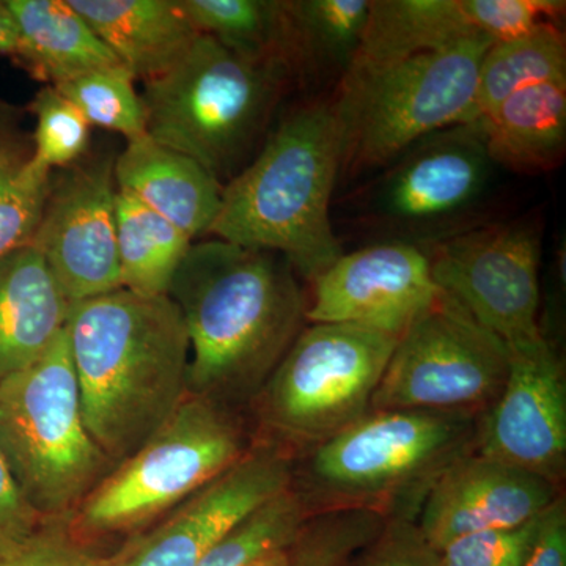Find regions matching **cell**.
<instances>
[{
    "label": "cell",
    "instance_id": "obj_1",
    "mask_svg": "<svg viewBox=\"0 0 566 566\" xmlns=\"http://www.w3.org/2000/svg\"><path fill=\"white\" fill-rule=\"evenodd\" d=\"M297 277L281 253L191 245L169 290L191 346L189 395L233 411L252 403L307 323Z\"/></svg>",
    "mask_w": 566,
    "mask_h": 566
},
{
    "label": "cell",
    "instance_id": "obj_2",
    "mask_svg": "<svg viewBox=\"0 0 566 566\" xmlns=\"http://www.w3.org/2000/svg\"><path fill=\"white\" fill-rule=\"evenodd\" d=\"M65 333L85 424L118 465L189 395L185 322L169 294L120 289L71 304Z\"/></svg>",
    "mask_w": 566,
    "mask_h": 566
},
{
    "label": "cell",
    "instance_id": "obj_3",
    "mask_svg": "<svg viewBox=\"0 0 566 566\" xmlns=\"http://www.w3.org/2000/svg\"><path fill=\"white\" fill-rule=\"evenodd\" d=\"M340 166L333 102L293 111L268 134L252 161L223 186L210 234L281 253L301 279L314 282L344 255L331 216Z\"/></svg>",
    "mask_w": 566,
    "mask_h": 566
},
{
    "label": "cell",
    "instance_id": "obj_4",
    "mask_svg": "<svg viewBox=\"0 0 566 566\" xmlns=\"http://www.w3.org/2000/svg\"><path fill=\"white\" fill-rule=\"evenodd\" d=\"M479 422L468 412L370 411L294 460L293 488L311 516L367 510L416 521L438 476L475 452Z\"/></svg>",
    "mask_w": 566,
    "mask_h": 566
},
{
    "label": "cell",
    "instance_id": "obj_5",
    "mask_svg": "<svg viewBox=\"0 0 566 566\" xmlns=\"http://www.w3.org/2000/svg\"><path fill=\"white\" fill-rule=\"evenodd\" d=\"M292 76L281 63L245 61L200 33L172 69L144 82L145 132L226 186L256 155Z\"/></svg>",
    "mask_w": 566,
    "mask_h": 566
},
{
    "label": "cell",
    "instance_id": "obj_6",
    "mask_svg": "<svg viewBox=\"0 0 566 566\" xmlns=\"http://www.w3.org/2000/svg\"><path fill=\"white\" fill-rule=\"evenodd\" d=\"M493 43L475 35L446 50L346 73L333 99L342 139L338 180L385 169L423 137L464 125L480 63Z\"/></svg>",
    "mask_w": 566,
    "mask_h": 566
},
{
    "label": "cell",
    "instance_id": "obj_7",
    "mask_svg": "<svg viewBox=\"0 0 566 566\" xmlns=\"http://www.w3.org/2000/svg\"><path fill=\"white\" fill-rule=\"evenodd\" d=\"M0 452L43 521H66L115 469L82 415L65 329L35 363L0 385Z\"/></svg>",
    "mask_w": 566,
    "mask_h": 566
},
{
    "label": "cell",
    "instance_id": "obj_8",
    "mask_svg": "<svg viewBox=\"0 0 566 566\" xmlns=\"http://www.w3.org/2000/svg\"><path fill=\"white\" fill-rule=\"evenodd\" d=\"M253 444L233 409L188 395L77 506L66 520L70 531L84 543L140 532L229 471Z\"/></svg>",
    "mask_w": 566,
    "mask_h": 566
},
{
    "label": "cell",
    "instance_id": "obj_9",
    "mask_svg": "<svg viewBox=\"0 0 566 566\" xmlns=\"http://www.w3.org/2000/svg\"><path fill=\"white\" fill-rule=\"evenodd\" d=\"M397 340L349 324L308 323L253 398L255 441L297 460L363 419Z\"/></svg>",
    "mask_w": 566,
    "mask_h": 566
},
{
    "label": "cell",
    "instance_id": "obj_10",
    "mask_svg": "<svg viewBox=\"0 0 566 566\" xmlns=\"http://www.w3.org/2000/svg\"><path fill=\"white\" fill-rule=\"evenodd\" d=\"M495 167L479 123L450 126L385 167L360 207L385 241L428 249L475 227L471 221L485 203Z\"/></svg>",
    "mask_w": 566,
    "mask_h": 566
},
{
    "label": "cell",
    "instance_id": "obj_11",
    "mask_svg": "<svg viewBox=\"0 0 566 566\" xmlns=\"http://www.w3.org/2000/svg\"><path fill=\"white\" fill-rule=\"evenodd\" d=\"M509 364V346L441 293L398 337L371 411L482 416L504 389Z\"/></svg>",
    "mask_w": 566,
    "mask_h": 566
},
{
    "label": "cell",
    "instance_id": "obj_12",
    "mask_svg": "<svg viewBox=\"0 0 566 566\" xmlns=\"http://www.w3.org/2000/svg\"><path fill=\"white\" fill-rule=\"evenodd\" d=\"M436 285L509 348L542 338L539 233L526 222L486 223L424 249Z\"/></svg>",
    "mask_w": 566,
    "mask_h": 566
},
{
    "label": "cell",
    "instance_id": "obj_13",
    "mask_svg": "<svg viewBox=\"0 0 566 566\" xmlns=\"http://www.w3.org/2000/svg\"><path fill=\"white\" fill-rule=\"evenodd\" d=\"M114 163L111 153L84 156L51 175L31 245L43 256L70 305L123 289Z\"/></svg>",
    "mask_w": 566,
    "mask_h": 566
},
{
    "label": "cell",
    "instance_id": "obj_14",
    "mask_svg": "<svg viewBox=\"0 0 566 566\" xmlns=\"http://www.w3.org/2000/svg\"><path fill=\"white\" fill-rule=\"evenodd\" d=\"M294 458L255 441L248 455L93 566H197L227 532L292 486Z\"/></svg>",
    "mask_w": 566,
    "mask_h": 566
},
{
    "label": "cell",
    "instance_id": "obj_15",
    "mask_svg": "<svg viewBox=\"0 0 566 566\" xmlns=\"http://www.w3.org/2000/svg\"><path fill=\"white\" fill-rule=\"evenodd\" d=\"M509 352L504 389L480 416L475 452L560 488L566 471L564 363L545 335Z\"/></svg>",
    "mask_w": 566,
    "mask_h": 566
},
{
    "label": "cell",
    "instance_id": "obj_16",
    "mask_svg": "<svg viewBox=\"0 0 566 566\" xmlns=\"http://www.w3.org/2000/svg\"><path fill=\"white\" fill-rule=\"evenodd\" d=\"M441 293L424 249L382 241L344 252L316 277L305 318L307 323L349 324L398 338Z\"/></svg>",
    "mask_w": 566,
    "mask_h": 566
},
{
    "label": "cell",
    "instance_id": "obj_17",
    "mask_svg": "<svg viewBox=\"0 0 566 566\" xmlns=\"http://www.w3.org/2000/svg\"><path fill=\"white\" fill-rule=\"evenodd\" d=\"M560 495V488L542 476L472 452L438 476L416 524L439 551L461 536L523 526Z\"/></svg>",
    "mask_w": 566,
    "mask_h": 566
},
{
    "label": "cell",
    "instance_id": "obj_18",
    "mask_svg": "<svg viewBox=\"0 0 566 566\" xmlns=\"http://www.w3.org/2000/svg\"><path fill=\"white\" fill-rule=\"evenodd\" d=\"M115 186L196 240L210 234L223 185L189 156L150 137L126 142L114 163Z\"/></svg>",
    "mask_w": 566,
    "mask_h": 566
},
{
    "label": "cell",
    "instance_id": "obj_19",
    "mask_svg": "<svg viewBox=\"0 0 566 566\" xmlns=\"http://www.w3.org/2000/svg\"><path fill=\"white\" fill-rule=\"evenodd\" d=\"M96 35L144 82L172 69L200 35L181 0H69Z\"/></svg>",
    "mask_w": 566,
    "mask_h": 566
},
{
    "label": "cell",
    "instance_id": "obj_20",
    "mask_svg": "<svg viewBox=\"0 0 566 566\" xmlns=\"http://www.w3.org/2000/svg\"><path fill=\"white\" fill-rule=\"evenodd\" d=\"M70 304L32 245L0 259V385L50 349Z\"/></svg>",
    "mask_w": 566,
    "mask_h": 566
},
{
    "label": "cell",
    "instance_id": "obj_21",
    "mask_svg": "<svg viewBox=\"0 0 566 566\" xmlns=\"http://www.w3.org/2000/svg\"><path fill=\"white\" fill-rule=\"evenodd\" d=\"M18 31L13 61L44 85L123 66L69 0H7Z\"/></svg>",
    "mask_w": 566,
    "mask_h": 566
},
{
    "label": "cell",
    "instance_id": "obj_22",
    "mask_svg": "<svg viewBox=\"0 0 566 566\" xmlns=\"http://www.w3.org/2000/svg\"><path fill=\"white\" fill-rule=\"evenodd\" d=\"M476 123L495 166L517 174L551 172L566 150V80L513 93Z\"/></svg>",
    "mask_w": 566,
    "mask_h": 566
},
{
    "label": "cell",
    "instance_id": "obj_23",
    "mask_svg": "<svg viewBox=\"0 0 566 566\" xmlns=\"http://www.w3.org/2000/svg\"><path fill=\"white\" fill-rule=\"evenodd\" d=\"M475 35L461 0H371L363 41L346 73L446 50Z\"/></svg>",
    "mask_w": 566,
    "mask_h": 566
},
{
    "label": "cell",
    "instance_id": "obj_24",
    "mask_svg": "<svg viewBox=\"0 0 566 566\" xmlns=\"http://www.w3.org/2000/svg\"><path fill=\"white\" fill-rule=\"evenodd\" d=\"M371 0H285L293 76L342 81L367 25Z\"/></svg>",
    "mask_w": 566,
    "mask_h": 566
},
{
    "label": "cell",
    "instance_id": "obj_25",
    "mask_svg": "<svg viewBox=\"0 0 566 566\" xmlns=\"http://www.w3.org/2000/svg\"><path fill=\"white\" fill-rule=\"evenodd\" d=\"M122 285L145 296L169 294L193 241L128 192L115 193Z\"/></svg>",
    "mask_w": 566,
    "mask_h": 566
},
{
    "label": "cell",
    "instance_id": "obj_26",
    "mask_svg": "<svg viewBox=\"0 0 566 566\" xmlns=\"http://www.w3.org/2000/svg\"><path fill=\"white\" fill-rule=\"evenodd\" d=\"M566 80V39L560 24H545L520 39L497 41L480 63L474 103L465 123L485 117L513 93Z\"/></svg>",
    "mask_w": 566,
    "mask_h": 566
},
{
    "label": "cell",
    "instance_id": "obj_27",
    "mask_svg": "<svg viewBox=\"0 0 566 566\" xmlns=\"http://www.w3.org/2000/svg\"><path fill=\"white\" fill-rule=\"evenodd\" d=\"M181 6L199 33L233 54L292 71L285 0H181Z\"/></svg>",
    "mask_w": 566,
    "mask_h": 566
},
{
    "label": "cell",
    "instance_id": "obj_28",
    "mask_svg": "<svg viewBox=\"0 0 566 566\" xmlns=\"http://www.w3.org/2000/svg\"><path fill=\"white\" fill-rule=\"evenodd\" d=\"M308 517L307 506L292 483L227 532L197 566H255L289 546Z\"/></svg>",
    "mask_w": 566,
    "mask_h": 566
},
{
    "label": "cell",
    "instance_id": "obj_29",
    "mask_svg": "<svg viewBox=\"0 0 566 566\" xmlns=\"http://www.w3.org/2000/svg\"><path fill=\"white\" fill-rule=\"evenodd\" d=\"M134 77L125 66L93 71L57 85L91 126L120 134L126 142L145 136V111Z\"/></svg>",
    "mask_w": 566,
    "mask_h": 566
},
{
    "label": "cell",
    "instance_id": "obj_30",
    "mask_svg": "<svg viewBox=\"0 0 566 566\" xmlns=\"http://www.w3.org/2000/svg\"><path fill=\"white\" fill-rule=\"evenodd\" d=\"M51 175L32 155L0 170V259L32 244Z\"/></svg>",
    "mask_w": 566,
    "mask_h": 566
},
{
    "label": "cell",
    "instance_id": "obj_31",
    "mask_svg": "<svg viewBox=\"0 0 566 566\" xmlns=\"http://www.w3.org/2000/svg\"><path fill=\"white\" fill-rule=\"evenodd\" d=\"M35 115L32 158L54 170L81 161L88 150L91 123L52 85H43L31 103Z\"/></svg>",
    "mask_w": 566,
    "mask_h": 566
},
{
    "label": "cell",
    "instance_id": "obj_32",
    "mask_svg": "<svg viewBox=\"0 0 566 566\" xmlns=\"http://www.w3.org/2000/svg\"><path fill=\"white\" fill-rule=\"evenodd\" d=\"M472 31L494 43L520 39L545 24H560L564 0H461Z\"/></svg>",
    "mask_w": 566,
    "mask_h": 566
},
{
    "label": "cell",
    "instance_id": "obj_33",
    "mask_svg": "<svg viewBox=\"0 0 566 566\" xmlns=\"http://www.w3.org/2000/svg\"><path fill=\"white\" fill-rule=\"evenodd\" d=\"M543 513L523 526L453 539L436 551L438 566H524L538 535Z\"/></svg>",
    "mask_w": 566,
    "mask_h": 566
},
{
    "label": "cell",
    "instance_id": "obj_34",
    "mask_svg": "<svg viewBox=\"0 0 566 566\" xmlns=\"http://www.w3.org/2000/svg\"><path fill=\"white\" fill-rule=\"evenodd\" d=\"M95 560L66 521H44L20 545L0 553V566H93Z\"/></svg>",
    "mask_w": 566,
    "mask_h": 566
},
{
    "label": "cell",
    "instance_id": "obj_35",
    "mask_svg": "<svg viewBox=\"0 0 566 566\" xmlns=\"http://www.w3.org/2000/svg\"><path fill=\"white\" fill-rule=\"evenodd\" d=\"M354 566H438V553L424 542L416 521L390 520Z\"/></svg>",
    "mask_w": 566,
    "mask_h": 566
},
{
    "label": "cell",
    "instance_id": "obj_36",
    "mask_svg": "<svg viewBox=\"0 0 566 566\" xmlns=\"http://www.w3.org/2000/svg\"><path fill=\"white\" fill-rule=\"evenodd\" d=\"M43 523L25 502L11 476L6 458L0 452V553L20 545L33 532L39 531Z\"/></svg>",
    "mask_w": 566,
    "mask_h": 566
},
{
    "label": "cell",
    "instance_id": "obj_37",
    "mask_svg": "<svg viewBox=\"0 0 566 566\" xmlns=\"http://www.w3.org/2000/svg\"><path fill=\"white\" fill-rule=\"evenodd\" d=\"M524 566H566V502L564 494L543 513L538 535Z\"/></svg>",
    "mask_w": 566,
    "mask_h": 566
},
{
    "label": "cell",
    "instance_id": "obj_38",
    "mask_svg": "<svg viewBox=\"0 0 566 566\" xmlns=\"http://www.w3.org/2000/svg\"><path fill=\"white\" fill-rule=\"evenodd\" d=\"M7 112V107L0 106V170L32 155V151L25 150L20 144L13 132V122Z\"/></svg>",
    "mask_w": 566,
    "mask_h": 566
},
{
    "label": "cell",
    "instance_id": "obj_39",
    "mask_svg": "<svg viewBox=\"0 0 566 566\" xmlns=\"http://www.w3.org/2000/svg\"><path fill=\"white\" fill-rule=\"evenodd\" d=\"M18 48V31L7 0H0V55L13 59Z\"/></svg>",
    "mask_w": 566,
    "mask_h": 566
},
{
    "label": "cell",
    "instance_id": "obj_40",
    "mask_svg": "<svg viewBox=\"0 0 566 566\" xmlns=\"http://www.w3.org/2000/svg\"><path fill=\"white\" fill-rule=\"evenodd\" d=\"M356 558H357V557H356ZM356 558H354V560L352 562V564L346 565V566H354V562H356Z\"/></svg>",
    "mask_w": 566,
    "mask_h": 566
}]
</instances>
